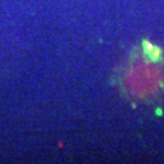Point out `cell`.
Returning <instances> with one entry per match:
<instances>
[{"mask_svg":"<svg viewBox=\"0 0 164 164\" xmlns=\"http://www.w3.org/2000/svg\"><path fill=\"white\" fill-rule=\"evenodd\" d=\"M151 62H161L163 58V50L159 46H154L152 47V50L148 52V55L146 56Z\"/></svg>","mask_w":164,"mask_h":164,"instance_id":"1","label":"cell"},{"mask_svg":"<svg viewBox=\"0 0 164 164\" xmlns=\"http://www.w3.org/2000/svg\"><path fill=\"white\" fill-rule=\"evenodd\" d=\"M141 44H142V50H143V55L145 56H147L148 55V52L152 50V47H153V44L149 42V40H147V39H143L142 42H141Z\"/></svg>","mask_w":164,"mask_h":164,"instance_id":"2","label":"cell"}]
</instances>
